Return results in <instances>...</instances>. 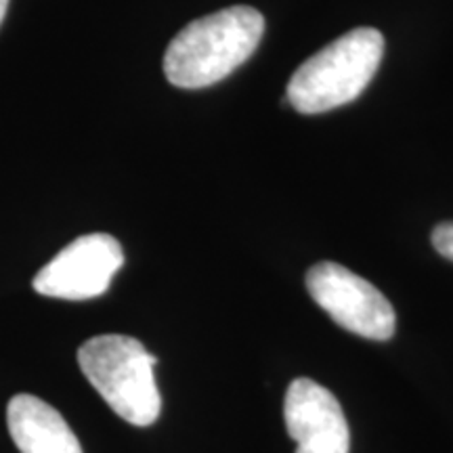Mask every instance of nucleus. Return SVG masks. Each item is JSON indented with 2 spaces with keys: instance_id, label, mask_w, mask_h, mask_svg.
I'll list each match as a JSON object with an SVG mask.
<instances>
[{
  "instance_id": "f257e3e1",
  "label": "nucleus",
  "mask_w": 453,
  "mask_h": 453,
  "mask_svg": "<svg viewBox=\"0 0 453 453\" xmlns=\"http://www.w3.org/2000/svg\"><path fill=\"white\" fill-rule=\"evenodd\" d=\"M265 32L252 7H229L185 26L164 55V73L179 88L212 87L250 59Z\"/></svg>"
},
{
  "instance_id": "f03ea898",
  "label": "nucleus",
  "mask_w": 453,
  "mask_h": 453,
  "mask_svg": "<svg viewBox=\"0 0 453 453\" xmlns=\"http://www.w3.org/2000/svg\"><path fill=\"white\" fill-rule=\"evenodd\" d=\"M384 38L373 27H357L336 38L294 72L286 99L300 113H324L359 97L376 76Z\"/></svg>"
},
{
  "instance_id": "7ed1b4c3",
  "label": "nucleus",
  "mask_w": 453,
  "mask_h": 453,
  "mask_svg": "<svg viewBox=\"0 0 453 453\" xmlns=\"http://www.w3.org/2000/svg\"><path fill=\"white\" fill-rule=\"evenodd\" d=\"M156 364L157 357L124 334L95 336L78 349V365L87 380L122 420L134 426H151L160 418Z\"/></svg>"
},
{
  "instance_id": "20e7f679",
  "label": "nucleus",
  "mask_w": 453,
  "mask_h": 453,
  "mask_svg": "<svg viewBox=\"0 0 453 453\" xmlns=\"http://www.w3.org/2000/svg\"><path fill=\"white\" fill-rule=\"evenodd\" d=\"M311 298L334 321L355 336L390 340L395 336L396 315L390 300L373 283L338 263H317L307 273Z\"/></svg>"
},
{
  "instance_id": "39448f33",
  "label": "nucleus",
  "mask_w": 453,
  "mask_h": 453,
  "mask_svg": "<svg viewBox=\"0 0 453 453\" xmlns=\"http://www.w3.org/2000/svg\"><path fill=\"white\" fill-rule=\"evenodd\" d=\"M120 242L107 234H88L65 246L34 277V290L61 300H90L110 290L122 269Z\"/></svg>"
},
{
  "instance_id": "423d86ee",
  "label": "nucleus",
  "mask_w": 453,
  "mask_h": 453,
  "mask_svg": "<svg viewBox=\"0 0 453 453\" xmlns=\"http://www.w3.org/2000/svg\"><path fill=\"white\" fill-rule=\"evenodd\" d=\"M288 434L296 453H349L350 433L342 407L330 390L311 378H296L283 403Z\"/></svg>"
},
{
  "instance_id": "0eeeda50",
  "label": "nucleus",
  "mask_w": 453,
  "mask_h": 453,
  "mask_svg": "<svg viewBox=\"0 0 453 453\" xmlns=\"http://www.w3.org/2000/svg\"><path fill=\"white\" fill-rule=\"evenodd\" d=\"M7 424L21 453H82L65 418L34 395H15L9 401Z\"/></svg>"
},
{
  "instance_id": "6e6552de",
  "label": "nucleus",
  "mask_w": 453,
  "mask_h": 453,
  "mask_svg": "<svg viewBox=\"0 0 453 453\" xmlns=\"http://www.w3.org/2000/svg\"><path fill=\"white\" fill-rule=\"evenodd\" d=\"M433 246L441 257L453 263V220L451 223H441L434 226Z\"/></svg>"
},
{
  "instance_id": "1a4fd4ad",
  "label": "nucleus",
  "mask_w": 453,
  "mask_h": 453,
  "mask_svg": "<svg viewBox=\"0 0 453 453\" xmlns=\"http://www.w3.org/2000/svg\"><path fill=\"white\" fill-rule=\"evenodd\" d=\"M7 7H9V0H0V26H3L4 15H7Z\"/></svg>"
}]
</instances>
